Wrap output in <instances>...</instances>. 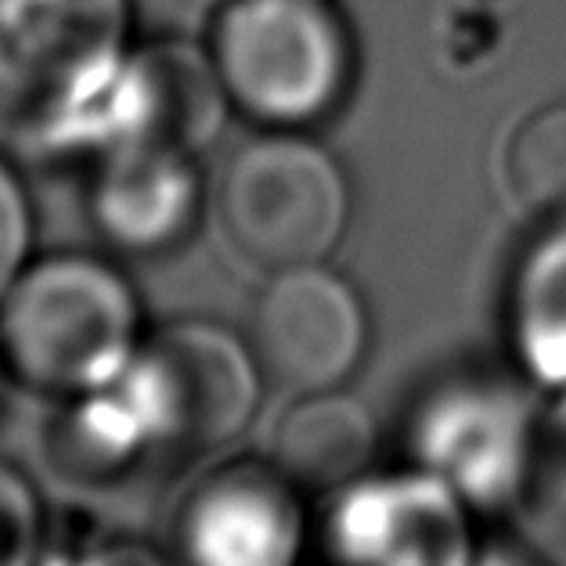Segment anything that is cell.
Returning <instances> with one entry per match:
<instances>
[{
	"label": "cell",
	"instance_id": "1",
	"mask_svg": "<svg viewBox=\"0 0 566 566\" xmlns=\"http://www.w3.org/2000/svg\"><path fill=\"white\" fill-rule=\"evenodd\" d=\"M256 357L224 328L181 322L148 339L108 386L84 394L73 440L87 465H123L148 448L210 451L256 408Z\"/></svg>",
	"mask_w": 566,
	"mask_h": 566
},
{
	"label": "cell",
	"instance_id": "2",
	"mask_svg": "<svg viewBox=\"0 0 566 566\" xmlns=\"http://www.w3.org/2000/svg\"><path fill=\"white\" fill-rule=\"evenodd\" d=\"M137 300L94 256H48L19 274L0 303V357L25 386L91 394L137 354Z\"/></svg>",
	"mask_w": 566,
	"mask_h": 566
},
{
	"label": "cell",
	"instance_id": "3",
	"mask_svg": "<svg viewBox=\"0 0 566 566\" xmlns=\"http://www.w3.org/2000/svg\"><path fill=\"white\" fill-rule=\"evenodd\" d=\"M231 105L271 127L328 116L350 87V33L328 0H231L210 44Z\"/></svg>",
	"mask_w": 566,
	"mask_h": 566
},
{
	"label": "cell",
	"instance_id": "4",
	"mask_svg": "<svg viewBox=\"0 0 566 566\" xmlns=\"http://www.w3.org/2000/svg\"><path fill=\"white\" fill-rule=\"evenodd\" d=\"M127 0H0V113L69 134L123 65Z\"/></svg>",
	"mask_w": 566,
	"mask_h": 566
},
{
	"label": "cell",
	"instance_id": "5",
	"mask_svg": "<svg viewBox=\"0 0 566 566\" xmlns=\"http://www.w3.org/2000/svg\"><path fill=\"white\" fill-rule=\"evenodd\" d=\"M220 217L245 260L271 271L307 268L339 245L350 220V188L322 145L268 134L228 163Z\"/></svg>",
	"mask_w": 566,
	"mask_h": 566
},
{
	"label": "cell",
	"instance_id": "6",
	"mask_svg": "<svg viewBox=\"0 0 566 566\" xmlns=\"http://www.w3.org/2000/svg\"><path fill=\"white\" fill-rule=\"evenodd\" d=\"M260 371L300 394L333 390L361 365L368 317L354 285L322 264L279 271L250 322Z\"/></svg>",
	"mask_w": 566,
	"mask_h": 566
},
{
	"label": "cell",
	"instance_id": "7",
	"mask_svg": "<svg viewBox=\"0 0 566 566\" xmlns=\"http://www.w3.org/2000/svg\"><path fill=\"white\" fill-rule=\"evenodd\" d=\"M224 98L213 59L185 44H156L123 59L108 87L65 137H87L113 148L170 145L191 151L217 134Z\"/></svg>",
	"mask_w": 566,
	"mask_h": 566
},
{
	"label": "cell",
	"instance_id": "8",
	"mask_svg": "<svg viewBox=\"0 0 566 566\" xmlns=\"http://www.w3.org/2000/svg\"><path fill=\"white\" fill-rule=\"evenodd\" d=\"M339 566H473L462 499L433 473L357 480L328 516Z\"/></svg>",
	"mask_w": 566,
	"mask_h": 566
},
{
	"label": "cell",
	"instance_id": "9",
	"mask_svg": "<svg viewBox=\"0 0 566 566\" xmlns=\"http://www.w3.org/2000/svg\"><path fill=\"white\" fill-rule=\"evenodd\" d=\"M300 505L279 465H228L206 476L181 513L188 566H293Z\"/></svg>",
	"mask_w": 566,
	"mask_h": 566
},
{
	"label": "cell",
	"instance_id": "10",
	"mask_svg": "<svg viewBox=\"0 0 566 566\" xmlns=\"http://www.w3.org/2000/svg\"><path fill=\"white\" fill-rule=\"evenodd\" d=\"M416 451L459 499L491 505L523 469V411L491 386H448L419 411Z\"/></svg>",
	"mask_w": 566,
	"mask_h": 566
},
{
	"label": "cell",
	"instance_id": "11",
	"mask_svg": "<svg viewBox=\"0 0 566 566\" xmlns=\"http://www.w3.org/2000/svg\"><path fill=\"white\" fill-rule=\"evenodd\" d=\"M199 181L185 148L119 145L108 148L94 185V217L123 250L151 253L188 231Z\"/></svg>",
	"mask_w": 566,
	"mask_h": 566
},
{
	"label": "cell",
	"instance_id": "12",
	"mask_svg": "<svg viewBox=\"0 0 566 566\" xmlns=\"http://www.w3.org/2000/svg\"><path fill=\"white\" fill-rule=\"evenodd\" d=\"M274 465L300 488H343L365 473L376 451V426L350 397L311 394L279 422Z\"/></svg>",
	"mask_w": 566,
	"mask_h": 566
},
{
	"label": "cell",
	"instance_id": "13",
	"mask_svg": "<svg viewBox=\"0 0 566 566\" xmlns=\"http://www.w3.org/2000/svg\"><path fill=\"white\" fill-rule=\"evenodd\" d=\"M509 322L523 361L548 382L566 379V217L545 220L513 279Z\"/></svg>",
	"mask_w": 566,
	"mask_h": 566
},
{
	"label": "cell",
	"instance_id": "14",
	"mask_svg": "<svg viewBox=\"0 0 566 566\" xmlns=\"http://www.w3.org/2000/svg\"><path fill=\"white\" fill-rule=\"evenodd\" d=\"M505 170L513 196L534 217H566V102H552L520 123Z\"/></svg>",
	"mask_w": 566,
	"mask_h": 566
},
{
	"label": "cell",
	"instance_id": "15",
	"mask_svg": "<svg viewBox=\"0 0 566 566\" xmlns=\"http://www.w3.org/2000/svg\"><path fill=\"white\" fill-rule=\"evenodd\" d=\"M40 548V505L33 488L0 462V566H33Z\"/></svg>",
	"mask_w": 566,
	"mask_h": 566
},
{
	"label": "cell",
	"instance_id": "16",
	"mask_svg": "<svg viewBox=\"0 0 566 566\" xmlns=\"http://www.w3.org/2000/svg\"><path fill=\"white\" fill-rule=\"evenodd\" d=\"M30 202L19 185V177L0 163V300L19 279V268L25 260V245H30Z\"/></svg>",
	"mask_w": 566,
	"mask_h": 566
},
{
	"label": "cell",
	"instance_id": "17",
	"mask_svg": "<svg viewBox=\"0 0 566 566\" xmlns=\"http://www.w3.org/2000/svg\"><path fill=\"white\" fill-rule=\"evenodd\" d=\"M73 566H142V563H137V556H91Z\"/></svg>",
	"mask_w": 566,
	"mask_h": 566
},
{
	"label": "cell",
	"instance_id": "18",
	"mask_svg": "<svg viewBox=\"0 0 566 566\" xmlns=\"http://www.w3.org/2000/svg\"><path fill=\"white\" fill-rule=\"evenodd\" d=\"M473 566H527V563H520L516 556H502V552H494V556H483Z\"/></svg>",
	"mask_w": 566,
	"mask_h": 566
}]
</instances>
